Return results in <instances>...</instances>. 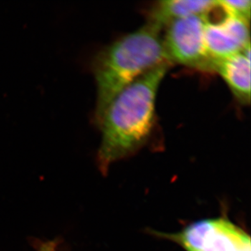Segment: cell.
Masks as SVG:
<instances>
[{
  "label": "cell",
  "mask_w": 251,
  "mask_h": 251,
  "mask_svg": "<svg viewBox=\"0 0 251 251\" xmlns=\"http://www.w3.org/2000/svg\"><path fill=\"white\" fill-rule=\"evenodd\" d=\"M161 31L159 28L147 23L96 54L92 64L97 89L95 125L120 92L151 69L170 63Z\"/></svg>",
  "instance_id": "obj_2"
},
{
  "label": "cell",
  "mask_w": 251,
  "mask_h": 251,
  "mask_svg": "<svg viewBox=\"0 0 251 251\" xmlns=\"http://www.w3.org/2000/svg\"><path fill=\"white\" fill-rule=\"evenodd\" d=\"M206 16H192L170 23L163 38V48L171 64L177 63L201 72H214L215 62L206 49L204 24Z\"/></svg>",
  "instance_id": "obj_4"
},
{
  "label": "cell",
  "mask_w": 251,
  "mask_h": 251,
  "mask_svg": "<svg viewBox=\"0 0 251 251\" xmlns=\"http://www.w3.org/2000/svg\"><path fill=\"white\" fill-rule=\"evenodd\" d=\"M214 72L217 73L228 86L239 103L251 102V57L244 52L216 61Z\"/></svg>",
  "instance_id": "obj_6"
},
{
  "label": "cell",
  "mask_w": 251,
  "mask_h": 251,
  "mask_svg": "<svg viewBox=\"0 0 251 251\" xmlns=\"http://www.w3.org/2000/svg\"><path fill=\"white\" fill-rule=\"evenodd\" d=\"M38 251H57V243L54 241L44 243L41 246Z\"/></svg>",
  "instance_id": "obj_9"
},
{
  "label": "cell",
  "mask_w": 251,
  "mask_h": 251,
  "mask_svg": "<svg viewBox=\"0 0 251 251\" xmlns=\"http://www.w3.org/2000/svg\"><path fill=\"white\" fill-rule=\"evenodd\" d=\"M186 251H251V237L227 217L200 220L176 233L152 231Z\"/></svg>",
  "instance_id": "obj_3"
},
{
  "label": "cell",
  "mask_w": 251,
  "mask_h": 251,
  "mask_svg": "<svg viewBox=\"0 0 251 251\" xmlns=\"http://www.w3.org/2000/svg\"><path fill=\"white\" fill-rule=\"evenodd\" d=\"M216 1L218 7L221 8L226 14L234 15L250 22V0H221Z\"/></svg>",
  "instance_id": "obj_8"
},
{
  "label": "cell",
  "mask_w": 251,
  "mask_h": 251,
  "mask_svg": "<svg viewBox=\"0 0 251 251\" xmlns=\"http://www.w3.org/2000/svg\"><path fill=\"white\" fill-rule=\"evenodd\" d=\"M217 7L211 0H166L153 5L149 12L148 22L162 29L170 23L192 16H206Z\"/></svg>",
  "instance_id": "obj_7"
},
{
  "label": "cell",
  "mask_w": 251,
  "mask_h": 251,
  "mask_svg": "<svg viewBox=\"0 0 251 251\" xmlns=\"http://www.w3.org/2000/svg\"><path fill=\"white\" fill-rule=\"evenodd\" d=\"M204 40L208 54L214 62L227 58L251 44L249 22L228 14L219 22H211L206 16Z\"/></svg>",
  "instance_id": "obj_5"
},
{
  "label": "cell",
  "mask_w": 251,
  "mask_h": 251,
  "mask_svg": "<svg viewBox=\"0 0 251 251\" xmlns=\"http://www.w3.org/2000/svg\"><path fill=\"white\" fill-rule=\"evenodd\" d=\"M171 65L165 63L144 74L117 94L104 110L96 124L101 132L97 163L102 173L150 143L156 125L157 93Z\"/></svg>",
  "instance_id": "obj_1"
}]
</instances>
